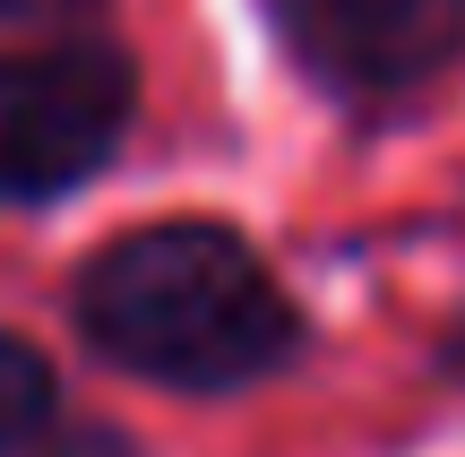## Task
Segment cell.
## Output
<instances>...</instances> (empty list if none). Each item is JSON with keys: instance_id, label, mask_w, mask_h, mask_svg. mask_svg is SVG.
Masks as SVG:
<instances>
[{"instance_id": "cell-1", "label": "cell", "mask_w": 465, "mask_h": 457, "mask_svg": "<svg viewBox=\"0 0 465 457\" xmlns=\"http://www.w3.org/2000/svg\"><path fill=\"white\" fill-rule=\"evenodd\" d=\"M78 337L104 363L155 380V389L224 397L284 372L302 345V311L267 276V259L242 233L199 216L147 224V233L104 242L78 268Z\"/></svg>"}, {"instance_id": "cell-2", "label": "cell", "mask_w": 465, "mask_h": 457, "mask_svg": "<svg viewBox=\"0 0 465 457\" xmlns=\"http://www.w3.org/2000/svg\"><path fill=\"white\" fill-rule=\"evenodd\" d=\"M138 113V69L113 44L0 52V199L35 207L95 182Z\"/></svg>"}, {"instance_id": "cell-3", "label": "cell", "mask_w": 465, "mask_h": 457, "mask_svg": "<svg viewBox=\"0 0 465 457\" xmlns=\"http://www.w3.org/2000/svg\"><path fill=\"white\" fill-rule=\"evenodd\" d=\"M276 44L336 95H405L465 52V0H259Z\"/></svg>"}, {"instance_id": "cell-4", "label": "cell", "mask_w": 465, "mask_h": 457, "mask_svg": "<svg viewBox=\"0 0 465 457\" xmlns=\"http://www.w3.org/2000/svg\"><path fill=\"white\" fill-rule=\"evenodd\" d=\"M52 363L35 354L26 337H9V328H0V449H26L35 432L52 423Z\"/></svg>"}, {"instance_id": "cell-5", "label": "cell", "mask_w": 465, "mask_h": 457, "mask_svg": "<svg viewBox=\"0 0 465 457\" xmlns=\"http://www.w3.org/2000/svg\"><path fill=\"white\" fill-rule=\"evenodd\" d=\"M69 9H95V0H0V17H69Z\"/></svg>"}]
</instances>
